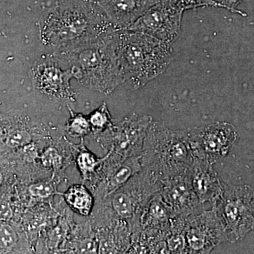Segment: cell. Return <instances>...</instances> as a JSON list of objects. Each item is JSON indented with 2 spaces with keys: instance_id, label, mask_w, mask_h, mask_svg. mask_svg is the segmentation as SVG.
<instances>
[{
  "instance_id": "cell-1",
  "label": "cell",
  "mask_w": 254,
  "mask_h": 254,
  "mask_svg": "<svg viewBox=\"0 0 254 254\" xmlns=\"http://www.w3.org/2000/svg\"><path fill=\"white\" fill-rule=\"evenodd\" d=\"M113 29L104 11L92 0L55 4L40 24L42 43L56 55L77 49Z\"/></svg>"
},
{
  "instance_id": "cell-2",
  "label": "cell",
  "mask_w": 254,
  "mask_h": 254,
  "mask_svg": "<svg viewBox=\"0 0 254 254\" xmlns=\"http://www.w3.org/2000/svg\"><path fill=\"white\" fill-rule=\"evenodd\" d=\"M115 46L125 81L135 89L158 77L173 60L170 44L141 32L116 30Z\"/></svg>"
},
{
  "instance_id": "cell-3",
  "label": "cell",
  "mask_w": 254,
  "mask_h": 254,
  "mask_svg": "<svg viewBox=\"0 0 254 254\" xmlns=\"http://www.w3.org/2000/svg\"><path fill=\"white\" fill-rule=\"evenodd\" d=\"M116 30L65 54H55L66 60L73 78L87 88L105 95L111 94L126 81L117 55Z\"/></svg>"
},
{
  "instance_id": "cell-4",
  "label": "cell",
  "mask_w": 254,
  "mask_h": 254,
  "mask_svg": "<svg viewBox=\"0 0 254 254\" xmlns=\"http://www.w3.org/2000/svg\"><path fill=\"white\" fill-rule=\"evenodd\" d=\"M149 130L152 141L155 143L157 170L161 180L186 173L194 159L189 129L172 130L153 123Z\"/></svg>"
},
{
  "instance_id": "cell-5",
  "label": "cell",
  "mask_w": 254,
  "mask_h": 254,
  "mask_svg": "<svg viewBox=\"0 0 254 254\" xmlns=\"http://www.w3.org/2000/svg\"><path fill=\"white\" fill-rule=\"evenodd\" d=\"M215 205L230 242L242 240L254 230V190L249 185H226Z\"/></svg>"
},
{
  "instance_id": "cell-6",
  "label": "cell",
  "mask_w": 254,
  "mask_h": 254,
  "mask_svg": "<svg viewBox=\"0 0 254 254\" xmlns=\"http://www.w3.org/2000/svg\"><path fill=\"white\" fill-rule=\"evenodd\" d=\"M184 234L187 254H209L222 242H230L215 205L187 218Z\"/></svg>"
},
{
  "instance_id": "cell-7",
  "label": "cell",
  "mask_w": 254,
  "mask_h": 254,
  "mask_svg": "<svg viewBox=\"0 0 254 254\" xmlns=\"http://www.w3.org/2000/svg\"><path fill=\"white\" fill-rule=\"evenodd\" d=\"M189 135L194 158L205 159L212 163L226 156L240 138L236 127L222 122L189 128Z\"/></svg>"
},
{
  "instance_id": "cell-8",
  "label": "cell",
  "mask_w": 254,
  "mask_h": 254,
  "mask_svg": "<svg viewBox=\"0 0 254 254\" xmlns=\"http://www.w3.org/2000/svg\"><path fill=\"white\" fill-rule=\"evenodd\" d=\"M183 13L175 0H161L127 29L141 32L171 45L180 36Z\"/></svg>"
},
{
  "instance_id": "cell-9",
  "label": "cell",
  "mask_w": 254,
  "mask_h": 254,
  "mask_svg": "<svg viewBox=\"0 0 254 254\" xmlns=\"http://www.w3.org/2000/svg\"><path fill=\"white\" fill-rule=\"evenodd\" d=\"M61 60L56 55L37 61L31 68V78L37 89L49 97L74 101L76 94L70 81L73 78L72 70L63 68Z\"/></svg>"
},
{
  "instance_id": "cell-10",
  "label": "cell",
  "mask_w": 254,
  "mask_h": 254,
  "mask_svg": "<svg viewBox=\"0 0 254 254\" xmlns=\"http://www.w3.org/2000/svg\"><path fill=\"white\" fill-rule=\"evenodd\" d=\"M161 196L174 213L183 218H188L205 209L195 194L187 172L163 180Z\"/></svg>"
},
{
  "instance_id": "cell-11",
  "label": "cell",
  "mask_w": 254,
  "mask_h": 254,
  "mask_svg": "<svg viewBox=\"0 0 254 254\" xmlns=\"http://www.w3.org/2000/svg\"><path fill=\"white\" fill-rule=\"evenodd\" d=\"M213 163L205 159L194 158L187 173L195 194L203 205L216 204L222 198L226 185L219 178Z\"/></svg>"
},
{
  "instance_id": "cell-12",
  "label": "cell",
  "mask_w": 254,
  "mask_h": 254,
  "mask_svg": "<svg viewBox=\"0 0 254 254\" xmlns=\"http://www.w3.org/2000/svg\"><path fill=\"white\" fill-rule=\"evenodd\" d=\"M117 30L127 29L161 0H92Z\"/></svg>"
},
{
  "instance_id": "cell-13",
  "label": "cell",
  "mask_w": 254,
  "mask_h": 254,
  "mask_svg": "<svg viewBox=\"0 0 254 254\" xmlns=\"http://www.w3.org/2000/svg\"><path fill=\"white\" fill-rule=\"evenodd\" d=\"M64 195L66 203L76 213L83 215H88L91 213L93 208V197L83 185H73Z\"/></svg>"
},
{
  "instance_id": "cell-14",
  "label": "cell",
  "mask_w": 254,
  "mask_h": 254,
  "mask_svg": "<svg viewBox=\"0 0 254 254\" xmlns=\"http://www.w3.org/2000/svg\"><path fill=\"white\" fill-rule=\"evenodd\" d=\"M139 170V158H133L123 165L111 180V190L120 188Z\"/></svg>"
},
{
  "instance_id": "cell-15",
  "label": "cell",
  "mask_w": 254,
  "mask_h": 254,
  "mask_svg": "<svg viewBox=\"0 0 254 254\" xmlns=\"http://www.w3.org/2000/svg\"><path fill=\"white\" fill-rule=\"evenodd\" d=\"M113 208L121 218L130 219L133 216L135 206L133 198L129 193L118 192L114 195Z\"/></svg>"
},
{
  "instance_id": "cell-16",
  "label": "cell",
  "mask_w": 254,
  "mask_h": 254,
  "mask_svg": "<svg viewBox=\"0 0 254 254\" xmlns=\"http://www.w3.org/2000/svg\"><path fill=\"white\" fill-rule=\"evenodd\" d=\"M68 133L72 137H83L91 132L92 128L88 118L81 114L71 113L67 124Z\"/></svg>"
},
{
  "instance_id": "cell-17",
  "label": "cell",
  "mask_w": 254,
  "mask_h": 254,
  "mask_svg": "<svg viewBox=\"0 0 254 254\" xmlns=\"http://www.w3.org/2000/svg\"><path fill=\"white\" fill-rule=\"evenodd\" d=\"M32 136L26 127L16 125L8 131L6 145L10 148H17L28 144L31 141Z\"/></svg>"
},
{
  "instance_id": "cell-18",
  "label": "cell",
  "mask_w": 254,
  "mask_h": 254,
  "mask_svg": "<svg viewBox=\"0 0 254 254\" xmlns=\"http://www.w3.org/2000/svg\"><path fill=\"white\" fill-rule=\"evenodd\" d=\"M88 120L91 124L92 129L96 131H102L112 126L111 116L108 111L106 103H103L99 108L93 112L90 115Z\"/></svg>"
},
{
  "instance_id": "cell-19",
  "label": "cell",
  "mask_w": 254,
  "mask_h": 254,
  "mask_svg": "<svg viewBox=\"0 0 254 254\" xmlns=\"http://www.w3.org/2000/svg\"><path fill=\"white\" fill-rule=\"evenodd\" d=\"M104 159H98L94 155L86 150H83L78 155L77 164L83 176H88V174L93 173Z\"/></svg>"
},
{
  "instance_id": "cell-20",
  "label": "cell",
  "mask_w": 254,
  "mask_h": 254,
  "mask_svg": "<svg viewBox=\"0 0 254 254\" xmlns=\"http://www.w3.org/2000/svg\"><path fill=\"white\" fill-rule=\"evenodd\" d=\"M177 4L184 11L193 9L203 6H213V7L224 8L223 5L216 0H175Z\"/></svg>"
},
{
  "instance_id": "cell-21",
  "label": "cell",
  "mask_w": 254,
  "mask_h": 254,
  "mask_svg": "<svg viewBox=\"0 0 254 254\" xmlns=\"http://www.w3.org/2000/svg\"><path fill=\"white\" fill-rule=\"evenodd\" d=\"M29 191L33 196L48 198L54 194L55 188L50 181H41L33 184L29 187Z\"/></svg>"
},
{
  "instance_id": "cell-22",
  "label": "cell",
  "mask_w": 254,
  "mask_h": 254,
  "mask_svg": "<svg viewBox=\"0 0 254 254\" xmlns=\"http://www.w3.org/2000/svg\"><path fill=\"white\" fill-rule=\"evenodd\" d=\"M0 238H1V248L6 250H11L16 245V235L12 227L6 224H1V232H0Z\"/></svg>"
},
{
  "instance_id": "cell-23",
  "label": "cell",
  "mask_w": 254,
  "mask_h": 254,
  "mask_svg": "<svg viewBox=\"0 0 254 254\" xmlns=\"http://www.w3.org/2000/svg\"><path fill=\"white\" fill-rule=\"evenodd\" d=\"M60 161V157L58 152L53 149L50 148L47 150L42 157V162L43 165L47 167L55 166V165L59 164Z\"/></svg>"
},
{
  "instance_id": "cell-24",
  "label": "cell",
  "mask_w": 254,
  "mask_h": 254,
  "mask_svg": "<svg viewBox=\"0 0 254 254\" xmlns=\"http://www.w3.org/2000/svg\"><path fill=\"white\" fill-rule=\"evenodd\" d=\"M243 1L244 0H218L219 2L223 5L225 9L229 10L232 13H237L242 16H246L247 14L245 12L237 9V6Z\"/></svg>"
},
{
  "instance_id": "cell-25",
  "label": "cell",
  "mask_w": 254,
  "mask_h": 254,
  "mask_svg": "<svg viewBox=\"0 0 254 254\" xmlns=\"http://www.w3.org/2000/svg\"><path fill=\"white\" fill-rule=\"evenodd\" d=\"M11 215V210L8 205H1V217L4 220H7Z\"/></svg>"
},
{
  "instance_id": "cell-26",
  "label": "cell",
  "mask_w": 254,
  "mask_h": 254,
  "mask_svg": "<svg viewBox=\"0 0 254 254\" xmlns=\"http://www.w3.org/2000/svg\"><path fill=\"white\" fill-rule=\"evenodd\" d=\"M55 4L58 3L67 2V1H76V0H54Z\"/></svg>"
}]
</instances>
